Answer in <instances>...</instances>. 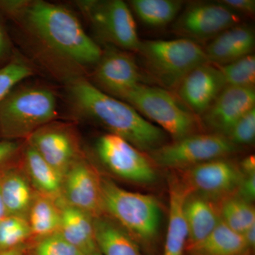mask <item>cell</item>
Returning a JSON list of instances; mask_svg holds the SVG:
<instances>
[{
  "mask_svg": "<svg viewBox=\"0 0 255 255\" xmlns=\"http://www.w3.org/2000/svg\"><path fill=\"white\" fill-rule=\"evenodd\" d=\"M217 66L206 63L191 70L177 87L178 97L194 115H201L214 103L224 87Z\"/></svg>",
  "mask_w": 255,
  "mask_h": 255,
  "instance_id": "5bb4252c",
  "label": "cell"
},
{
  "mask_svg": "<svg viewBox=\"0 0 255 255\" xmlns=\"http://www.w3.org/2000/svg\"><path fill=\"white\" fill-rule=\"evenodd\" d=\"M219 2L236 13L253 14L255 11V0H222Z\"/></svg>",
  "mask_w": 255,
  "mask_h": 255,
  "instance_id": "e575fe53",
  "label": "cell"
},
{
  "mask_svg": "<svg viewBox=\"0 0 255 255\" xmlns=\"http://www.w3.org/2000/svg\"><path fill=\"white\" fill-rule=\"evenodd\" d=\"M236 150L228 137L219 134L189 135L152 150L156 163L166 167L196 165L222 158Z\"/></svg>",
  "mask_w": 255,
  "mask_h": 255,
  "instance_id": "ba28073f",
  "label": "cell"
},
{
  "mask_svg": "<svg viewBox=\"0 0 255 255\" xmlns=\"http://www.w3.org/2000/svg\"><path fill=\"white\" fill-rule=\"evenodd\" d=\"M16 53L9 33L0 19V68L7 65Z\"/></svg>",
  "mask_w": 255,
  "mask_h": 255,
  "instance_id": "836d02e7",
  "label": "cell"
},
{
  "mask_svg": "<svg viewBox=\"0 0 255 255\" xmlns=\"http://www.w3.org/2000/svg\"><path fill=\"white\" fill-rule=\"evenodd\" d=\"M23 82L14 87L0 105V139L25 141L56 119L58 104L53 90Z\"/></svg>",
  "mask_w": 255,
  "mask_h": 255,
  "instance_id": "3957f363",
  "label": "cell"
},
{
  "mask_svg": "<svg viewBox=\"0 0 255 255\" xmlns=\"http://www.w3.org/2000/svg\"><path fill=\"white\" fill-rule=\"evenodd\" d=\"M19 162L20 167L36 193L57 203L63 200V176L26 141L23 142Z\"/></svg>",
  "mask_w": 255,
  "mask_h": 255,
  "instance_id": "e0dca14e",
  "label": "cell"
},
{
  "mask_svg": "<svg viewBox=\"0 0 255 255\" xmlns=\"http://www.w3.org/2000/svg\"><path fill=\"white\" fill-rule=\"evenodd\" d=\"M23 254H24V248L23 246L0 253V255H23Z\"/></svg>",
  "mask_w": 255,
  "mask_h": 255,
  "instance_id": "f35d334b",
  "label": "cell"
},
{
  "mask_svg": "<svg viewBox=\"0 0 255 255\" xmlns=\"http://www.w3.org/2000/svg\"><path fill=\"white\" fill-rule=\"evenodd\" d=\"M96 36L107 44L126 51L138 52L141 41L130 8L122 0L75 1Z\"/></svg>",
  "mask_w": 255,
  "mask_h": 255,
  "instance_id": "52a82bcc",
  "label": "cell"
},
{
  "mask_svg": "<svg viewBox=\"0 0 255 255\" xmlns=\"http://www.w3.org/2000/svg\"><path fill=\"white\" fill-rule=\"evenodd\" d=\"M230 141L233 144H249L255 137V107L245 114L235 124L228 133Z\"/></svg>",
  "mask_w": 255,
  "mask_h": 255,
  "instance_id": "1f68e13d",
  "label": "cell"
},
{
  "mask_svg": "<svg viewBox=\"0 0 255 255\" xmlns=\"http://www.w3.org/2000/svg\"><path fill=\"white\" fill-rule=\"evenodd\" d=\"M63 199L90 215L92 218L103 212L101 178L84 156L79 158L63 176Z\"/></svg>",
  "mask_w": 255,
  "mask_h": 255,
  "instance_id": "4fadbf2b",
  "label": "cell"
},
{
  "mask_svg": "<svg viewBox=\"0 0 255 255\" xmlns=\"http://www.w3.org/2000/svg\"><path fill=\"white\" fill-rule=\"evenodd\" d=\"M255 107V88L225 87L203 114V121L221 135H228L235 124Z\"/></svg>",
  "mask_w": 255,
  "mask_h": 255,
  "instance_id": "9a60e30c",
  "label": "cell"
},
{
  "mask_svg": "<svg viewBox=\"0 0 255 255\" xmlns=\"http://www.w3.org/2000/svg\"><path fill=\"white\" fill-rule=\"evenodd\" d=\"M6 216H7L6 214V209H5V206L4 202H3L2 198H1V192H0V222L4 219Z\"/></svg>",
  "mask_w": 255,
  "mask_h": 255,
  "instance_id": "ab89813d",
  "label": "cell"
},
{
  "mask_svg": "<svg viewBox=\"0 0 255 255\" xmlns=\"http://www.w3.org/2000/svg\"><path fill=\"white\" fill-rule=\"evenodd\" d=\"M243 236L250 249L253 251L255 246V224L248 228L246 232L243 233Z\"/></svg>",
  "mask_w": 255,
  "mask_h": 255,
  "instance_id": "74e56055",
  "label": "cell"
},
{
  "mask_svg": "<svg viewBox=\"0 0 255 255\" xmlns=\"http://www.w3.org/2000/svg\"><path fill=\"white\" fill-rule=\"evenodd\" d=\"M241 191V197L247 201L253 200L255 196V173L247 174L243 177L239 187Z\"/></svg>",
  "mask_w": 255,
  "mask_h": 255,
  "instance_id": "d590c367",
  "label": "cell"
},
{
  "mask_svg": "<svg viewBox=\"0 0 255 255\" xmlns=\"http://www.w3.org/2000/svg\"><path fill=\"white\" fill-rule=\"evenodd\" d=\"M217 67L226 87L255 88V56L253 53Z\"/></svg>",
  "mask_w": 255,
  "mask_h": 255,
  "instance_id": "83f0119b",
  "label": "cell"
},
{
  "mask_svg": "<svg viewBox=\"0 0 255 255\" xmlns=\"http://www.w3.org/2000/svg\"><path fill=\"white\" fill-rule=\"evenodd\" d=\"M31 237L27 220L7 216L0 222V253L22 246Z\"/></svg>",
  "mask_w": 255,
  "mask_h": 255,
  "instance_id": "f546056e",
  "label": "cell"
},
{
  "mask_svg": "<svg viewBox=\"0 0 255 255\" xmlns=\"http://www.w3.org/2000/svg\"><path fill=\"white\" fill-rule=\"evenodd\" d=\"M122 101L157 124L175 140L191 135L195 130V115L165 89L139 84L128 92Z\"/></svg>",
  "mask_w": 255,
  "mask_h": 255,
  "instance_id": "8992f818",
  "label": "cell"
},
{
  "mask_svg": "<svg viewBox=\"0 0 255 255\" xmlns=\"http://www.w3.org/2000/svg\"><path fill=\"white\" fill-rule=\"evenodd\" d=\"M62 176L83 156L73 125L53 122L43 126L25 140Z\"/></svg>",
  "mask_w": 255,
  "mask_h": 255,
  "instance_id": "8fae6325",
  "label": "cell"
},
{
  "mask_svg": "<svg viewBox=\"0 0 255 255\" xmlns=\"http://www.w3.org/2000/svg\"><path fill=\"white\" fill-rule=\"evenodd\" d=\"M23 142L0 139V175L19 162Z\"/></svg>",
  "mask_w": 255,
  "mask_h": 255,
  "instance_id": "d6a6232c",
  "label": "cell"
},
{
  "mask_svg": "<svg viewBox=\"0 0 255 255\" xmlns=\"http://www.w3.org/2000/svg\"><path fill=\"white\" fill-rule=\"evenodd\" d=\"M243 176L230 161L213 159L193 166L186 174V185L206 196H223L239 188Z\"/></svg>",
  "mask_w": 255,
  "mask_h": 255,
  "instance_id": "2e32d148",
  "label": "cell"
},
{
  "mask_svg": "<svg viewBox=\"0 0 255 255\" xmlns=\"http://www.w3.org/2000/svg\"><path fill=\"white\" fill-rule=\"evenodd\" d=\"M102 209L130 236L142 243L153 241L160 223L158 202L152 196L132 192L101 178Z\"/></svg>",
  "mask_w": 255,
  "mask_h": 255,
  "instance_id": "277c9868",
  "label": "cell"
},
{
  "mask_svg": "<svg viewBox=\"0 0 255 255\" xmlns=\"http://www.w3.org/2000/svg\"><path fill=\"white\" fill-rule=\"evenodd\" d=\"M33 255H84L59 232L38 241Z\"/></svg>",
  "mask_w": 255,
  "mask_h": 255,
  "instance_id": "4dcf8cb0",
  "label": "cell"
},
{
  "mask_svg": "<svg viewBox=\"0 0 255 255\" xmlns=\"http://www.w3.org/2000/svg\"><path fill=\"white\" fill-rule=\"evenodd\" d=\"M34 71L30 62L16 51L11 61L0 68V105L14 87L34 75Z\"/></svg>",
  "mask_w": 255,
  "mask_h": 255,
  "instance_id": "f1b7e54d",
  "label": "cell"
},
{
  "mask_svg": "<svg viewBox=\"0 0 255 255\" xmlns=\"http://www.w3.org/2000/svg\"><path fill=\"white\" fill-rule=\"evenodd\" d=\"M189 255H249L252 251L243 235L235 232L222 221L207 237L186 247Z\"/></svg>",
  "mask_w": 255,
  "mask_h": 255,
  "instance_id": "7402d4cb",
  "label": "cell"
},
{
  "mask_svg": "<svg viewBox=\"0 0 255 255\" xmlns=\"http://www.w3.org/2000/svg\"><path fill=\"white\" fill-rule=\"evenodd\" d=\"M220 216L225 224L241 235L255 224V208L241 196L229 198L223 201Z\"/></svg>",
  "mask_w": 255,
  "mask_h": 255,
  "instance_id": "4316f807",
  "label": "cell"
},
{
  "mask_svg": "<svg viewBox=\"0 0 255 255\" xmlns=\"http://www.w3.org/2000/svg\"><path fill=\"white\" fill-rule=\"evenodd\" d=\"M184 211L188 231L187 246L207 237L221 220L213 203L202 196L189 194L184 203Z\"/></svg>",
  "mask_w": 255,
  "mask_h": 255,
  "instance_id": "603a6c76",
  "label": "cell"
},
{
  "mask_svg": "<svg viewBox=\"0 0 255 255\" xmlns=\"http://www.w3.org/2000/svg\"><path fill=\"white\" fill-rule=\"evenodd\" d=\"M240 22L237 13L221 3H201L187 8L174 23V29L183 38L196 42L214 38Z\"/></svg>",
  "mask_w": 255,
  "mask_h": 255,
  "instance_id": "7c38bea8",
  "label": "cell"
},
{
  "mask_svg": "<svg viewBox=\"0 0 255 255\" xmlns=\"http://www.w3.org/2000/svg\"><path fill=\"white\" fill-rule=\"evenodd\" d=\"M241 169L246 174L255 173V156H248L243 159L241 162Z\"/></svg>",
  "mask_w": 255,
  "mask_h": 255,
  "instance_id": "8d00e7d4",
  "label": "cell"
},
{
  "mask_svg": "<svg viewBox=\"0 0 255 255\" xmlns=\"http://www.w3.org/2000/svg\"><path fill=\"white\" fill-rule=\"evenodd\" d=\"M0 192L7 216L27 220L36 191L17 164L0 175Z\"/></svg>",
  "mask_w": 255,
  "mask_h": 255,
  "instance_id": "ffe728a7",
  "label": "cell"
},
{
  "mask_svg": "<svg viewBox=\"0 0 255 255\" xmlns=\"http://www.w3.org/2000/svg\"><path fill=\"white\" fill-rule=\"evenodd\" d=\"M89 81L100 91L122 100L128 92L141 84L142 75L130 52L106 46L89 74Z\"/></svg>",
  "mask_w": 255,
  "mask_h": 255,
  "instance_id": "9c48e42d",
  "label": "cell"
},
{
  "mask_svg": "<svg viewBox=\"0 0 255 255\" xmlns=\"http://www.w3.org/2000/svg\"><path fill=\"white\" fill-rule=\"evenodd\" d=\"M150 75L166 88H177L196 67L209 63L205 50L187 38L141 41L138 52Z\"/></svg>",
  "mask_w": 255,
  "mask_h": 255,
  "instance_id": "5b68a950",
  "label": "cell"
},
{
  "mask_svg": "<svg viewBox=\"0 0 255 255\" xmlns=\"http://www.w3.org/2000/svg\"><path fill=\"white\" fill-rule=\"evenodd\" d=\"M95 152L111 172L130 182L150 184L157 174L148 159L138 149L122 137L108 133L99 137Z\"/></svg>",
  "mask_w": 255,
  "mask_h": 255,
  "instance_id": "30bf717a",
  "label": "cell"
},
{
  "mask_svg": "<svg viewBox=\"0 0 255 255\" xmlns=\"http://www.w3.org/2000/svg\"><path fill=\"white\" fill-rule=\"evenodd\" d=\"M95 240L102 255H143L131 237L119 225L100 216L94 218Z\"/></svg>",
  "mask_w": 255,
  "mask_h": 255,
  "instance_id": "cb8c5ba5",
  "label": "cell"
},
{
  "mask_svg": "<svg viewBox=\"0 0 255 255\" xmlns=\"http://www.w3.org/2000/svg\"><path fill=\"white\" fill-rule=\"evenodd\" d=\"M255 43L253 30L238 24L213 38L204 50L209 63L219 66L252 54Z\"/></svg>",
  "mask_w": 255,
  "mask_h": 255,
  "instance_id": "ac0fdd59",
  "label": "cell"
},
{
  "mask_svg": "<svg viewBox=\"0 0 255 255\" xmlns=\"http://www.w3.org/2000/svg\"><path fill=\"white\" fill-rule=\"evenodd\" d=\"M0 12L14 23L33 58L65 85L87 78L102 49L73 11L43 0H0Z\"/></svg>",
  "mask_w": 255,
  "mask_h": 255,
  "instance_id": "6da1fadb",
  "label": "cell"
},
{
  "mask_svg": "<svg viewBox=\"0 0 255 255\" xmlns=\"http://www.w3.org/2000/svg\"><path fill=\"white\" fill-rule=\"evenodd\" d=\"M69 103L75 115L95 122L139 150L164 145L165 132L127 102L100 91L86 78L67 84Z\"/></svg>",
  "mask_w": 255,
  "mask_h": 255,
  "instance_id": "7a4b0ae2",
  "label": "cell"
},
{
  "mask_svg": "<svg viewBox=\"0 0 255 255\" xmlns=\"http://www.w3.org/2000/svg\"><path fill=\"white\" fill-rule=\"evenodd\" d=\"M129 4L140 21L152 27L172 22L182 6L175 0H131Z\"/></svg>",
  "mask_w": 255,
  "mask_h": 255,
  "instance_id": "484cf974",
  "label": "cell"
},
{
  "mask_svg": "<svg viewBox=\"0 0 255 255\" xmlns=\"http://www.w3.org/2000/svg\"><path fill=\"white\" fill-rule=\"evenodd\" d=\"M27 222L31 237L38 241L59 232L60 209L58 203L36 192Z\"/></svg>",
  "mask_w": 255,
  "mask_h": 255,
  "instance_id": "d4e9b609",
  "label": "cell"
},
{
  "mask_svg": "<svg viewBox=\"0 0 255 255\" xmlns=\"http://www.w3.org/2000/svg\"><path fill=\"white\" fill-rule=\"evenodd\" d=\"M90 255H101V253H100V251L97 250V251H95V253H92V254Z\"/></svg>",
  "mask_w": 255,
  "mask_h": 255,
  "instance_id": "60d3db41",
  "label": "cell"
},
{
  "mask_svg": "<svg viewBox=\"0 0 255 255\" xmlns=\"http://www.w3.org/2000/svg\"><path fill=\"white\" fill-rule=\"evenodd\" d=\"M190 194V189L186 184L173 180L169 184L168 227L163 255H184L188 238L184 207Z\"/></svg>",
  "mask_w": 255,
  "mask_h": 255,
  "instance_id": "44dd1931",
  "label": "cell"
},
{
  "mask_svg": "<svg viewBox=\"0 0 255 255\" xmlns=\"http://www.w3.org/2000/svg\"><path fill=\"white\" fill-rule=\"evenodd\" d=\"M58 204L60 209V235L84 255L97 251L94 218L63 200Z\"/></svg>",
  "mask_w": 255,
  "mask_h": 255,
  "instance_id": "d6986e66",
  "label": "cell"
}]
</instances>
